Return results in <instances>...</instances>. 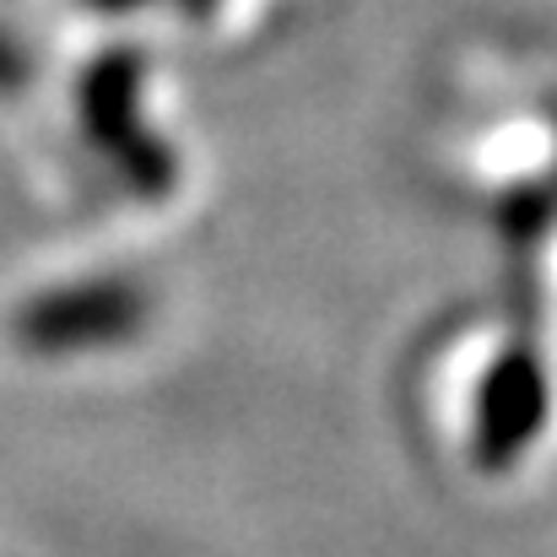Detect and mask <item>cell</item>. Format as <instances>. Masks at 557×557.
Returning <instances> with one entry per match:
<instances>
[{"label":"cell","mask_w":557,"mask_h":557,"mask_svg":"<svg viewBox=\"0 0 557 557\" xmlns=\"http://www.w3.org/2000/svg\"><path fill=\"white\" fill-rule=\"evenodd\" d=\"M147 325V293L125 276H92V282H65L54 293H38L11 336L33 358H82V352H109L131 342Z\"/></svg>","instance_id":"6da1fadb"},{"label":"cell","mask_w":557,"mask_h":557,"mask_svg":"<svg viewBox=\"0 0 557 557\" xmlns=\"http://www.w3.org/2000/svg\"><path fill=\"white\" fill-rule=\"evenodd\" d=\"M136 103H141V65L131 54H109L87 71L82 82V120L87 136L125 169V180L147 195H163L174 185V158L163 152V141H152L147 131H136Z\"/></svg>","instance_id":"7a4b0ae2"},{"label":"cell","mask_w":557,"mask_h":557,"mask_svg":"<svg viewBox=\"0 0 557 557\" xmlns=\"http://www.w3.org/2000/svg\"><path fill=\"white\" fill-rule=\"evenodd\" d=\"M92 11H136V5H189V11H200V5H211V0H87Z\"/></svg>","instance_id":"3957f363"}]
</instances>
